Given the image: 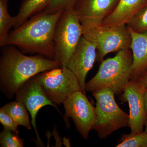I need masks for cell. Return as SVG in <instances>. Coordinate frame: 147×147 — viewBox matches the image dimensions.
<instances>
[{
    "instance_id": "5",
    "label": "cell",
    "mask_w": 147,
    "mask_h": 147,
    "mask_svg": "<svg viewBox=\"0 0 147 147\" xmlns=\"http://www.w3.org/2000/svg\"><path fill=\"white\" fill-rule=\"evenodd\" d=\"M83 36L80 18L73 8H66L58 19L54 31V60L62 68L67 67L69 61Z\"/></svg>"
},
{
    "instance_id": "22",
    "label": "cell",
    "mask_w": 147,
    "mask_h": 147,
    "mask_svg": "<svg viewBox=\"0 0 147 147\" xmlns=\"http://www.w3.org/2000/svg\"><path fill=\"white\" fill-rule=\"evenodd\" d=\"M0 123L4 128L10 129L14 134L18 135V125L16 124L9 115L1 109H0Z\"/></svg>"
},
{
    "instance_id": "3",
    "label": "cell",
    "mask_w": 147,
    "mask_h": 147,
    "mask_svg": "<svg viewBox=\"0 0 147 147\" xmlns=\"http://www.w3.org/2000/svg\"><path fill=\"white\" fill-rule=\"evenodd\" d=\"M100 63L97 73L86 84L85 90L93 92L109 88L119 96L131 80L133 63L131 49L119 50L115 57Z\"/></svg>"
},
{
    "instance_id": "12",
    "label": "cell",
    "mask_w": 147,
    "mask_h": 147,
    "mask_svg": "<svg viewBox=\"0 0 147 147\" xmlns=\"http://www.w3.org/2000/svg\"><path fill=\"white\" fill-rule=\"evenodd\" d=\"M119 0H76L73 9L80 20L102 22L116 7Z\"/></svg>"
},
{
    "instance_id": "13",
    "label": "cell",
    "mask_w": 147,
    "mask_h": 147,
    "mask_svg": "<svg viewBox=\"0 0 147 147\" xmlns=\"http://www.w3.org/2000/svg\"><path fill=\"white\" fill-rule=\"evenodd\" d=\"M147 6V0H119L114 10L103 19L102 24L105 26L127 25Z\"/></svg>"
},
{
    "instance_id": "25",
    "label": "cell",
    "mask_w": 147,
    "mask_h": 147,
    "mask_svg": "<svg viewBox=\"0 0 147 147\" xmlns=\"http://www.w3.org/2000/svg\"><path fill=\"white\" fill-rule=\"evenodd\" d=\"M145 131L147 133V115L146 119V122L145 124Z\"/></svg>"
},
{
    "instance_id": "11",
    "label": "cell",
    "mask_w": 147,
    "mask_h": 147,
    "mask_svg": "<svg viewBox=\"0 0 147 147\" xmlns=\"http://www.w3.org/2000/svg\"><path fill=\"white\" fill-rule=\"evenodd\" d=\"M97 58V49L93 43L82 36L69 59L67 67L79 81L81 90L85 93L87 74Z\"/></svg>"
},
{
    "instance_id": "2",
    "label": "cell",
    "mask_w": 147,
    "mask_h": 147,
    "mask_svg": "<svg viewBox=\"0 0 147 147\" xmlns=\"http://www.w3.org/2000/svg\"><path fill=\"white\" fill-rule=\"evenodd\" d=\"M63 10L53 14L41 12L31 17L9 32L4 46H17L23 53L37 54L54 60V31Z\"/></svg>"
},
{
    "instance_id": "15",
    "label": "cell",
    "mask_w": 147,
    "mask_h": 147,
    "mask_svg": "<svg viewBox=\"0 0 147 147\" xmlns=\"http://www.w3.org/2000/svg\"><path fill=\"white\" fill-rule=\"evenodd\" d=\"M50 0H23L14 17L13 29L17 28L29 18L45 10Z\"/></svg>"
},
{
    "instance_id": "17",
    "label": "cell",
    "mask_w": 147,
    "mask_h": 147,
    "mask_svg": "<svg viewBox=\"0 0 147 147\" xmlns=\"http://www.w3.org/2000/svg\"><path fill=\"white\" fill-rule=\"evenodd\" d=\"M9 0H0V46L3 47L7 39L10 29L14 26V17L8 10Z\"/></svg>"
},
{
    "instance_id": "14",
    "label": "cell",
    "mask_w": 147,
    "mask_h": 147,
    "mask_svg": "<svg viewBox=\"0 0 147 147\" xmlns=\"http://www.w3.org/2000/svg\"><path fill=\"white\" fill-rule=\"evenodd\" d=\"M129 29L131 38L130 49L133 56L131 80H136L147 70V32H137Z\"/></svg>"
},
{
    "instance_id": "24",
    "label": "cell",
    "mask_w": 147,
    "mask_h": 147,
    "mask_svg": "<svg viewBox=\"0 0 147 147\" xmlns=\"http://www.w3.org/2000/svg\"><path fill=\"white\" fill-rule=\"evenodd\" d=\"M144 101L145 109L147 114V88H146L144 93Z\"/></svg>"
},
{
    "instance_id": "16",
    "label": "cell",
    "mask_w": 147,
    "mask_h": 147,
    "mask_svg": "<svg viewBox=\"0 0 147 147\" xmlns=\"http://www.w3.org/2000/svg\"><path fill=\"white\" fill-rule=\"evenodd\" d=\"M1 109L9 115L17 125L31 129L28 110L23 103L16 100L7 103Z\"/></svg>"
},
{
    "instance_id": "1",
    "label": "cell",
    "mask_w": 147,
    "mask_h": 147,
    "mask_svg": "<svg viewBox=\"0 0 147 147\" xmlns=\"http://www.w3.org/2000/svg\"><path fill=\"white\" fill-rule=\"evenodd\" d=\"M0 58V85L2 91L12 98L28 80L38 74L60 67L54 60L38 55H24L13 45L4 46Z\"/></svg>"
},
{
    "instance_id": "19",
    "label": "cell",
    "mask_w": 147,
    "mask_h": 147,
    "mask_svg": "<svg viewBox=\"0 0 147 147\" xmlns=\"http://www.w3.org/2000/svg\"><path fill=\"white\" fill-rule=\"evenodd\" d=\"M127 26L137 32H147V6L137 13Z\"/></svg>"
},
{
    "instance_id": "10",
    "label": "cell",
    "mask_w": 147,
    "mask_h": 147,
    "mask_svg": "<svg viewBox=\"0 0 147 147\" xmlns=\"http://www.w3.org/2000/svg\"><path fill=\"white\" fill-rule=\"evenodd\" d=\"M145 89L136 80H130L123 92L119 95V100L123 103H128V126L131 129V133L144 131L147 115L144 101Z\"/></svg>"
},
{
    "instance_id": "20",
    "label": "cell",
    "mask_w": 147,
    "mask_h": 147,
    "mask_svg": "<svg viewBox=\"0 0 147 147\" xmlns=\"http://www.w3.org/2000/svg\"><path fill=\"white\" fill-rule=\"evenodd\" d=\"M0 145L1 147H24V140L10 129L4 128L0 133Z\"/></svg>"
},
{
    "instance_id": "9",
    "label": "cell",
    "mask_w": 147,
    "mask_h": 147,
    "mask_svg": "<svg viewBox=\"0 0 147 147\" xmlns=\"http://www.w3.org/2000/svg\"><path fill=\"white\" fill-rule=\"evenodd\" d=\"M16 100L23 103L30 113L31 124L36 135L37 143L40 146H43L37 129V114L41 108L46 105H51L60 113L57 105L47 97L36 75L28 80L19 89L16 94Z\"/></svg>"
},
{
    "instance_id": "8",
    "label": "cell",
    "mask_w": 147,
    "mask_h": 147,
    "mask_svg": "<svg viewBox=\"0 0 147 147\" xmlns=\"http://www.w3.org/2000/svg\"><path fill=\"white\" fill-rule=\"evenodd\" d=\"M63 104L65 110L64 119L67 127H70L69 119L71 118L79 134L87 140L96 120L95 107L81 90L73 93Z\"/></svg>"
},
{
    "instance_id": "6",
    "label": "cell",
    "mask_w": 147,
    "mask_h": 147,
    "mask_svg": "<svg viewBox=\"0 0 147 147\" xmlns=\"http://www.w3.org/2000/svg\"><path fill=\"white\" fill-rule=\"evenodd\" d=\"M92 93L96 101V115L92 129L100 139H105L117 130L128 126L129 115L117 104L112 90L104 88Z\"/></svg>"
},
{
    "instance_id": "23",
    "label": "cell",
    "mask_w": 147,
    "mask_h": 147,
    "mask_svg": "<svg viewBox=\"0 0 147 147\" xmlns=\"http://www.w3.org/2000/svg\"><path fill=\"white\" fill-rule=\"evenodd\" d=\"M142 86L147 88V70L136 80Z\"/></svg>"
},
{
    "instance_id": "4",
    "label": "cell",
    "mask_w": 147,
    "mask_h": 147,
    "mask_svg": "<svg viewBox=\"0 0 147 147\" xmlns=\"http://www.w3.org/2000/svg\"><path fill=\"white\" fill-rule=\"evenodd\" d=\"M80 21L83 36L96 46V60L99 62L108 53L130 48L131 35L127 25L105 26L102 22L87 19Z\"/></svg>"
},
{
    "instance_id": "21",
    "label": "cell",
    "mask_w": 147,
    "mask_h": 147,
    "mask_svg": "<svg viewBox=\"0 0 147 147\" xmlns=\"http://www.w3.org/2000/svg\"><path fill=\"white\" fill-rule=\"evenodd\" d=\"M76 0H50L45 10L42 13L53 14L69 7L73 8Z\"/></svg>"
},
{
    "instance_id": "18",
    "label": "cell",
    "mask_w": 147,
    "mask_h": 147,
    "mask_svg": "<svg viewBox=\"0 0 147 147\" xmlns=\"http://www.w3.org/2000/svg\"><path fill=\"white\" fill-rule=\"evenodd\" d=\"M117 147H147V133L143 131L129 134H123Z\"/></svg>"
},
{
    "instance_id": "7",
    "label": "cell",
    "mask_w": 147,
    "mask_h": 147,
    "mask_svg": "<svg viewBox=\"0 0 147 147\" xmlns=\"http://www.w3.org/2000/svg\"><path fill=\"white\" fill-rule=\"evenodd\" d=\"M36 76L47 97L56 105L63 103L73 93L81 90L79 80L67 67H57Z\"/></svg>"
}]
</instances>
